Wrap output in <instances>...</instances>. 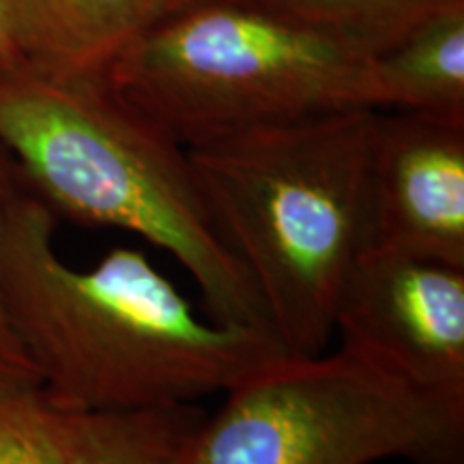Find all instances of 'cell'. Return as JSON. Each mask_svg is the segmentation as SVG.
Segmentation results:
<instances>
[{"label":"cell","instance_id":"obj_1","mask_svg":"<svg viewBox=\"0 0 464 464\" xmlns=\"http://www.w3.org/2000/svg\"><path fill=\"white\" fill-rule=\"evenodd\" d=\"M54 232V213L22 188L5 228L0 304L58 404L110 413L194 404L284 355L269 332L198 314L142 249H110L75 269Z\"/></svg>","mask_w":464,"mask_h":464},{"label":"cell","instance_id":"obj_2","mask_svg":"<svg viewBox=\"0 0 464 464\" xmlns=\"http://www.w3.org/2000/svg\"><path fill=\"white\" fill-rule=\"evenodd\" d=\"M0 142L56 218L140 237L198 284L208 316L271 334L188 149L106 80L56 78L26 63L0 72Z\"/></svg>","mask_w":464,"mask_h":464},{"label":"cell","instance_id":"obj_3","mask_svg":"<svg viewBox=\"0 0 464 464\" xmlns=\"http://www.w3.org/2000/svg\"><path fill=\"white\" fill-rule=\"evenodd\" d=\"M376 110H342L188 149L213 218L284 353L321 355L372 246Z\"/></svg>","mask_w":464,"mask_h":464},{"label":"cell","instance_id":"obj_4","mask_svg":"<svg viewBox=\"0 0 464 464\" xmlns=\"http://www.w3.org/2000/svg\"><path fill=\"white\" fill-rule=\"evenodd\" d=\"M372 54L243 0L144 26L103 80L185 149L342 110H374Z\"/></svg>","mask_w":464,"mask_h":464},{"label":"cell","instance_id":"obj_5","mask_svg":"<svg viewBox=\"0 0 464 464\" xmlns=\"http://www.w3.org/2000/svg\"><path fill=\"white\" fill-rule=\"evenodd\" d=\"M464 464V411L335 348L271 359L202 415L174 464Z\"/></svg>","mask_w":464,"mask_h":464},{"label":"cell","instance_id":"obj_6","mask_svg":"<svg viewBox=\"0 0 464 464\" xmlns=\"http://www.w3.org/2000/svg\"><path fill=\"white\" fill-rule=\"evenodd\" d=\"M334 334L421 396L464 411V269L370 247Z\"/></svg>","mask_w":464,"mask_h":464},{"label":"cell","instance_id":"obj_7","mask_svg":"<svg viewBox=\"0 0 464 464\" xmlns=\"http://www.w3.org/2000/svg\"><path fill=\"white\" fill-rule=\"evenodd\" d=\"M372 246L464 269V125L376 110Z\"/></svg>","mask_w":464,"mask_h":464},{"label":"cell","instance_id":"obj_8","mask_svg":"<svg viewBox=\"0 0 464 464\" xmlns=\"http://www.w3.org/2000/svg\"><path fill=\"white\" fill-rule=\"evenodd\" d=\"M205 415L196 404L158 411H84L39 382L0 390V464H174Z\"/></svg>","mask_w":464,"mask_h":464},{"label":"cell","instance_id":"obj_9","mask_svg":"<svg viewBox=\"0 0 464 464\" xmlns=\"http://www.w3.org/2000/svg\"><path fill=\"white\" fill-rule=\"evenodd\" d=\"M28 67L56 78H103L144 24L142 0H9Z\"/></svg>","mask_w":464,"mask_h":464},{"label":"cell","instance_id":"obj_10","mask_svg":"<svg viewBox=\"0 0 464 464\" xmlns=\"http://www.w3.org/2000/svg\"><path fill=\"white\" fill-rule=\"evenodd\" d=\"M370 80L374 110L464 125V0L374 54Z\"/></svg>","mask_w":464,"mask_h":464},{"label":"cell","instance_id":"obj_11","mask_svg":"<svg viewBox=\"0 0 464 464\" xmlns=\"http://www.w3.org/2000/svg\"><path fill=\"white\" fill-rule=\"evenodd\" d=\"M379 54L428 15L462 0H243Z\"/></svg>","mask_w":464,"mask_h":464},{"label":"cell","instance_id":"obj_12","mask_svg":"<svg viewBox=\"0 0 464 464\" xmlns=\"http://www.w3.org/2000/svg\"><path fill=\"white\" fill-rule=\"evenodd\" d=\"M22 185L20 174L15 170L14 160L9 158L7 149L0 142V254H3L5 228H7L9 208L14 205L15 196L20 194ZM34 376L31 363L26 362L24 353L20 351L17 342L11 334L7 321H5L3 304H0V390H11V387L34 385Z\"/></svg>","mask_w":464,"mask_h":464},{"label":"cell","instance_id":"obj_13","mask_svg":"<svg viewBox=\"0 0 464 464\" xmlns=\"http://www.w3.org/2000/svg\"><path fill=\"white\" fill-rule=\"evenodd\" d=\"M20 65H24V58L15 44L9 0H0V72H9Z\"/></svg>","mask_w":464,"mask_h":464},{"label":"cell","instance_id":"obj_14","mask_svg":"<svg viewBox=\"0 0 464 464\" xmlns=\"http://www.w3.org/2000/svg\"><path fill=\"white\" fill-rule=\"evenodd\" d=\"M144 3V22L153 24V22L164 20L168 15L181 14L185 9L196 7V5L202 3H211V0H142Z\"/></svg>","mask_w":464,"mask_h":464}]
</instances>
